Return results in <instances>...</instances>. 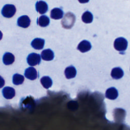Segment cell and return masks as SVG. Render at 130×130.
<instances>
[{"mask_svg": "<svg viewBox=\"0 0 130 130\" xmlns=\"http://www.w3.org/2000/svg\"><path fill=\"white\" fill-rule=\"evenodd\" d=\"M27 62L31 66H36L40 64L41 62V56L40 54L36 53L29 54L27 57Z\"/></svg>", "mask_w": 130, "mask_h": 130, "instance_id": "obj_4", "label": "cell"}, {"mask_svg": "<svg viewBox=\"0 0 130 130\" xmlns=\"http://www.w3.org/2000/svg\"><path fill=\"white\" fill-rule=\"evenodd\" d=\"M114 47L115 49L117 51L120 52L124 51L127 48V41L124 38H118L114 41Z\"/></svg>", "mask_w": 130, "mask_h": 130, "instance_id": "obj_3", "label": "cell"}, {"mask_svg": "<svg viewBox=\"0 0 130 130\" xmlns=\"http://www.w3.org/2000/svg\"><path fill=\"white\" fill-rule=\"evenodd\" d=\"M77 71L75 68L71 66L66 68L64 70V75L67 79H71L74 78L76 75Z\"/></svg>", "mask_w": 130, "mask_h": 130, "instance_id": "obj_14", "label": "cell"}, {"mask_svg": "<svg viewBox=\"0 0 130 130\" xmlns=\"http://www.w3.org/2000/svg\"><path fill=\"white\" fill-rule=\"evenodd\" d=\"M40 82L43 86L46 89H48L52 85V81L51 79L48 76L43 77L41 79Z\"/></svg>", "mask_w": 130, "mask_h": 130, "instance_id": "obj_18", "label": "cell"}, {"mask_svg": "<svg viewBox=\"0 0 130 130\" xmlns=\"http://www.w3.org/2000/svg\"><path fill=\"white\" fill-rule=\"evenodd\" d=\"M2 37H3V34L2 31L0 30V40L2 39Z\"/></svg>", "mask_w": 130, "mask_h": 130, "instance_id": "obj_22", "label": "cell"}, {"mask_svg": "<svg viewBox=\"0 0 130 130\" xmlns=\"http://www.w3.org/2000/svg\"><path fill=\"white\" fill-rule=\"evenodd\" d=\"M25 77L31 80H34L38 77V73L35 68L33 67H29L25 70Z\"/></svg>", "mask_w": 130, "mask_h": 130, "instance_id": "obj_6", "label": "cell"}, {"mask_svg": "<svg viewBox=\"0 0 130 130\" xmlns=\"http://www.w3.org/2000/svg\"><path fill=\"white\" fill-rule=\"evenodd\" d=\"M15 60L14 55L10 52H6L3 56V61L5 64L10 65L12 64Z\"/></svg>", "mask_w": 130, "mask_h": 130, "instance_id": "obj_15", "label": "cell"}, {"mask_svg": "<svg viewBox=\"0 0 130 130\" xmlns=\"http://www.w3.org/2000/svg\"><path fill=\"white\" fill-rule=\"evenodd\" d=\"M118 95V91L115 87H110L108 88L105 93V96L107 98L110 100H115Z\"/></svg>", "mask_w": 130, "mask_h": 130, "instance_id": "obj_13", "label": "cell"}, {"mask_svg": "<svg viewBox=\"0 0 130 130\" xmlns=\"http://www.w3.org/2000/svg\"><path fill=\"white\" fill-rule=\"evenodd\" d=\"M111 75L113 78L115 79H119L123 77V71L120 68H114L112 70Z\"/></svg>", "mask_w": 130, "mask_h": 130, "instance_id": "obj_16", "label": "cell"}, {"mask_svg": "<svg viewBox=\"0 0 130 130\" xmlns=\"http://www.w3.org/2000/svg\"><path fill=\"white\" fill-rule=\"evenodd\" d=\"M75 22V16L71 12L66 13L63 16L61 23L62 27L65 28L69 29L71 28Z\"/></svg>", "mask_w": 130, "mask_h": 130, "instance_id": "obj_1", "label": "cell"}, {"mask_svg": "<svg viewBox=\"0 0 130 130\" xmlns=\"http://www.w3.org/2000/svg\"><path fill=\"white\" fill-rule=\"evenodd\" d=\"M54 53L50 49H47L43 50L41 53V57L44 60L50 61L54 58Z\"/></svg>", "mask_w": 130, "mask_h": 130, "instance_id": "obj_12", "label": "cell"}, {"mask_svg": "<svg viewBox=\"0 0 130 130\" xmlns=\"http://www.w3.org/2000/svg\"><path fill=\"white\" fill-rule=\"evenodd\" d=\"M5 84V80L3 79V78L0 76V88H2L3 87V86Z\"/></svg>", "mask_w": 130, "mask_h": 130, "instance_id": "obj_21", "label": "cell"}, {"mask_svg": "<svg viewBox=\"0 0 130 130\" xmlns=\"http://www.w3.org/2000/svg\"><path fill=\"white\" fill-rule=\"evenodd\" d=\"M82 20L84 23H91L93 20V15L91 12L89 11H86L82 14Z\"/></svg>", "mask_w": 130, "mask_h": 130, "instance_id": "obj_19", "label": "cell"}, {"mask_svg": "<svg viewBox=\"0 0 130 130\" xmlns=\"http://www.w3.org/2000/svg\"><path fill=\"white\" fill-rule=\"evenodd\" d=\"M45 44V40L40 38H36L34 39L31 43V46L35 49L41 50L43 48Z\"/></svg>", "mask_w": 130, "mask_h": 130, "instance_id": "obj_10", "label": "cell"}, {"mask_svg": "<svg viewBox=\"0 0 130 130\" xmlns=\"http://www.w3.org/2000/svg\"><path fill=\"white\" fill-rule=\"evenodd\" d=\"M2 93L3 96L6 99H11L15 95V89L9 86L4 87L2 90Z\"/></svg>", "mask_w": 130, "mask_h": 130, "instance_id": "obj_8", "label": "cell"}, {"mask_svg": "<svg viewBox=\"0 0 130 130\" xmlns=\"http://www.w3.org/2000/svg\"><path fill=\"white\" fill-rule=\"evenodd\" d=\"M36 9L40 14H43L48 11V6L45 2L40 1H38L36 4Z\"/></svg>", "mask_w": 130, "mask_h": 130, "instance_id": "obj_5", "label": "cell"}, {"mask_svg": "<svg viewBox=\"0 0 130 130\" xmlns=\"http://www.w3.org/2000/svg\"><path fill=\"white\" fill-rule=\"evenodd\" d=\"M30 24V19L27 15H23L18 18L17 20V25L23 28H26Z\"/></svg>", "mask_w": 130, "mask_h": 130, "instance_id": "obj_7", "label": "cell"}, {"mask_svg": "<svg viewBox=\"0 0 130 130\" xmlns=\"http://www.w3.org/2000/svg\"><path fill=\"white\" fill-rule=\"evenodd\" d=\"M91 45L90 43L87 40H83L78 45L77 49L80 52L84 53L90 50Z\"/></svg>", "mask_w": 130, "mask_h": 130, "instance_id": "obj_9", "label": "cell"}, {"mask_svg": "<svg viewBox=\"0 0 130 130\" xmlns=\"http://www.w3.org/2000/svg\"><path fill=\"white\" fill-rule=\"evenodd\" d=\"M12 80L14 84L18 85L23 83L24 80V78L22 75L17 73L13 75Z\"/></svg>", "mask_w": 130, "mask_h": 130, "instance_id": "obj_20", "label": "cell"}, {"mask_svg": "<svg viewBox=\"0 0 130 130\" xmlns=\"http://www.w3.org/2000/svg\"><path fill=\"white\" fill-rule=\"evenodd\" d=\"M16 9L14 5L7 4L4 6L2 10V14L6 18H11L15 14Z\"/></svg>", "mask_w": 130, "mask_h": 130, "instance_id": "obj_2", "label": "cell"}, {"mask_svg": "<svg viewBox=\"0 0 130 130\" xmlns=\"http://www.w3.org/2000/svg\"><path fill=\"white\" fill-rule=\"evenodd\" d=\"M50 19L49 17L46 15L41 16L37 20V24L41 27H46L49 25Z\"/></svg>", "mask_w": 130, "mask_h": 130, "instance_id": "obj_17", "label": "cell"}, {"mask_svg": "<svg viewBox=\"0 0 130 130\" xmlns=\"http://www.w3.org/2000/svg\"><path fill=\"white\" fill-rule=\"evenodd\" d=\"M63 15V12L58 8H53L50 12V17L54 19H59L62 18Z\"/></svg>", "mask_w": 130, "mask_h": 130, "instance_id": "obj_11", "label": "cell"}]
</instances>
